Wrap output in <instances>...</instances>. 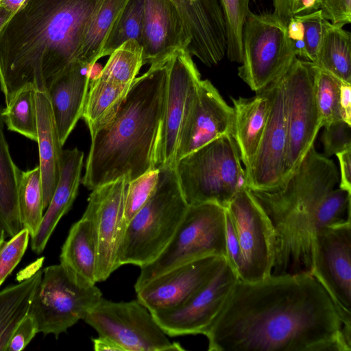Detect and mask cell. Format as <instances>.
Wrapping results in <instances>:
<instances>
[{
    "label": "cell",
    "mask_w": 351,
    "mask_h": 351,
    "mask_svg": "<svg viewBox=\"0 0 351 351\" xmlns=\"http://www.w3.org/2000/svg\"><path fill=\"white\" fill-rule=\"evenodd\" d=\"M209 351H350L327 292L307 271L238 280L204 334Z\"/></svg>",
    "instance_id": "obj_1"
},
{
    "label": "cell",
    "mask_w": 351,
    "mask_h": 351,
    "mask_svg": "<svg viewBox=\"0 0 351 351\" xmlns=\"http://www.w3.org/2000/svg\"><path fill=\"white\" fill-rule=\"evenodd\" d=\"M104 0H27L0 31V88L7 104L23 86L45 89L77 61Z\"/></svg>",
    "instance_id": "obj_2"
},
{
    "label": "cell",
    "mask_w": 351,
    "mask_h": 351,
    "mask_svg": "<svg viewBox=\"0 0 351 351\" xmlns=\"http://www.w3.org/2000/svg\"><path fill=\"white\" fill-rule=\"evenodd\" d=\"M165 64L136 77L114 117L91 138L82 184L88 189L154 169V152L163 114Z\"/></svg>",
    "instance_id": "obj_3"
},
{
    "label": "cell",
    "mask_w": 351,
    "mask_h": 351,
    "mask_svg": "<svg viewBox=\"0 0 351 351\" xmlns=\"http://www.w3.org/2000/svg\"><path fill=\"white\" fill-rule=\"evenodd\" d=\"M339 182L334 162L313 145L282 188L273 191L250 189L274 230L271 274L311 273L314 237L320 229L319 205Z\"/></svg>",
    "instance_id": "obj_4"
},
{
    "label": "cell",
    "mask_w": 351,
    "mask_h": 351,
    "mask_svg": "<svg viewBox=\"0 0 351 351\" xmlns=\"http://www.w3.org/2000/svg\"><path fill=\"white\" fill-rule=\"evenodd\" d=\"M188 208L175 168H160L154 193L124 229L118 253L119 266L141 267L156 259L174 235Z\"/></svg>",
    "instance_id": "obj_5"
},
{
    "label": "cell",
    "mask_w": 351,
    "mask_h": 351,
    "mask_svg": "<svg viewBox=\"0 0 351 351\" xmlns=\"http://www.w3.org/2000/svg\"><path fill=\"white\" fill-rule=\"evenodd\" d=\"M241 162L231 134L222 135L180 158L175 170L188 205L213 202L225 208L237 191L247 186Z\"/></svg>",
    "instance_id": "obj_6"
},
{
    "label": "cell",
    "mask_w": 351,
    "mask_h": 351,
    "mask_svg": "<svg viewBox=\"0 0 351 351\" xmlns=\"http://www.w3.org/2000/svg\"><path fill=\"white\" fill-rule=\"evenodd\" d=\"M212 256L226 258V208L213 202L190 205L163 251L140 267L135 291L175 267Z\"/></svg>",
    "instance_id": "obj_7"
},
{
    "label": "cell",
    "mask_w": 351,
    "mask_h": 351,
    "mask_svg": "<svg viewBox=\"0 0 351 351\" xmlns=\"http://www.w3.org/2000/svg\"><path fill=\"white\" fill-rule=\"evenodd\" d=\"M102 298L95 284L77 279L60 263L53 265L43 270L27 315L38 332L58 338L83 319Z\"/></svg>",
    "instance_id": "obj_8"
},
{
    "label": "cell",
    "mask_w": 351,
    "mask_h": 351,
    "mask_svg": "<svg viewBox=\"0 0 351 351\" xmlns=\"http://www.w3.org/2000/svg\"><path fill=\"white\" fill-rule=\"evenodd\" d=\"M242 45L238 75L255 92L279 80L296 58L287 25L273 12L249 11L243 25Z\"/></svg>",
    "instance_id": "obj_9"
},
{
    "label": "cell",
    "mask_w": 351,
    "mask_h": 351,
    "mask_svg": "<svg viewBox=\"0 0 351 351\" xmlns=\"http://www.w3.org/2000/svg\"><path fill=\"white\" fill-rule=\"evenodd\" d=\"M83 320L121 351L183 350L171 342L152 313L137 300L112 302L101 298Z\"/></svg>",
    "instance_id": "obj_10"
},
{
    "label": "cell",
    "mask_w": 351,
    "mask_h": 351,
    "mask_svg": "<svg viewBox=\"0 0 351 351\" xmlns=\"http://www.w3.org/2000/svg\"><path fill=\"white\" fill-rule=\"evenodd\" d=\"M316 64L296 57L283 75L287 129V180L314 145L322 128L316 104Z\"/></svg>",
    "instance_id": "obj_11"
},
{
    "label": "cell",
    "mask_w": 351,
    "mask_h": 351,
    "mask_svg": "<svg viewBox=\"0 0 351 351\" xmlns=\"http://www.w3.org/2000/svg\"><path fill=\"white\" fill-rule=\"evenodd\" d=\"M164 108L154 152V167L175 168L181 134L192 106L200 73L186 49L167 62Z\"/></svg>",
    "instance_id": "obj_12"
},
{
    "label": "cell",
    "mask_w": 351,
    "mask_h": 351,
    "mask_svg": "<svg viewBox=\"0 0 351 351\" xmlns=\"http://www.w3.org/2000/svg\"><path fill=\"white\" fill-rule=\"evenodd\" d=\"M236 228L240 247L237 274L246 282L261 281L272 273L275 234L271 221L247 186L225 207Z\"/></svg>",
    "instance_id": "obj_13"
},
{
    "label": "cell",
    "mask_w": 351,
    "mask_h": 351,
    "mask_svg": "<svg viewBox=\"0 0 351 351\" xmlns=\"http://www.w3.org/2000/svg\"><path fill=\"white\" fill-rule=\"evenodd\" d=\"M311 274L330 298L344 331L351 335V220L315 233Z\"/></svg>",
    "instance_id": "obj_14"
},
{
    "label": "cell",
    "mask_w": 351,
    "mask_h": 351,
    "mask_svg": "<svg viewBox=\"0 0 351 351\" xmlns=\"http://www.w3.org/2000/svg\"><path fill=\"white\" fill-rule=\"evenodd\" d=\"M238 280L237 273L226 260L213 278L182 304L152 314L168 336L204 335Z\"/></svg>",
    "instance_id": "obj_15"
},
{
    "label": "cell",
    "mask_w": 351,
    "mask_h": 351,
    "mask_svg": "<svg viewBox=\"0 0 351 351\" xmlns=\"http://www.w3.org/2000/svg\"><path fill=\"white\" fill-rule=\"evenodd\" d=\"M283 75L267 86L271 100L268 119L258 149L245 171L247 186L252 191H276L287 182V129Z\"/></svg>",
    "instance_id": "obj_16"
},
{
    "label": "cell",
    "mask_w": 351,
    "mask_h": 351,
    "mask_svg": "<svg viewBox=\"0 0 351 351\" xmlns=\"http://www.w3.org/2000/svg\"><path fill=\"white\" fill-rule=\"evenodd\" d=\"M128 182L124 176L93 189L83 214L91 221L97 243V282L120 267L118 253L125 229L123 205Z\"/></svg>",
    "instance_id": "obj_17"
},
{
    "label": "cell",
    "mask_w": 351,
    "mask_h": 351,
    "mask_svg": "<svg viewBox=\"0 0 351 351\" xmlns=\"http://www.w3.org/2000/svg\"><path fill=\"white\" fill-rule=\"evenodd\" d=\"M226 260L212 256L175 267L136 291L137 300L152 313L178 307L208 282Z\"/></svg>",
    "instance_id": "obj_18"
},
{
    "label": "cell",
    "mask_w": 351,
    "mask_h": 351,
    "mask_svg": "<svg viewBox=\"0 0 351 351\" xmlns=\"http://www.w3.org/2000/svg\"><path fill=\"white\" fill-rule=\"evenodd\" d=\"M189 40L186 51L204 64H217L226 55L227 34L220 0H171Z\"/></svg>",
    "instance_id": "obj_19"
},
{
    "label": "cell",
    "mask_w": 351,
    "mask_h": 351,
    "mask_svg": "<svg viewBox=\"0 0 351 351\" xmlns=\"http://www.w3.org/2000/svg\"><path fill=\"white\" fill-rule=\"evenodd\" d=\"M233 125V108L208 80L201 79L181 134L176 162L215 138L232 134Z\"/></svg>",
    "instance_id": "obj_20"
},
{
    "label": "cell",
    "mask_w": 351,
    "mask_h": 351,
    "mask_svg": "<svg viewBox=\"0 0 351 351\" xmlns=\"http://www.w3.org/2000/svg\"><path fill=\"white\" fill-rule=\"evenodd\" d=\"M189 40L181 16L171 0H144L141 38L143 65L165 64Z\"/></svg>",
    "instance_id": "obj_21"
},
{
    "label": "cell",
    "mask_w": 351,
    "mask_h": 351,
    "mask_svg": "<svg viewBox=\"0 0 351 351\" xmlns=\"http://www.w3.org/2000/svg\"><path fill=\"white\" fill-rule=\"evenodd\" d=\"M95 64L74 61L46 86L62 146L82 117Z\"/></svg>",
    "instance_id": "obj_22"
},
{
    "label": "cell",
    "mask_w": 351,
    "mask_h": 351,
    "mask_svg": "<svg viewBox=\"0 0 351 351\" xmlns=\"http://www.w3.org/2000/svg\"><path fill=\"white\" fill-rule=\"evenodd\" d=\"M84 153L77 147L62 150L60 179L36 232L31 237L32 251L40 254L61 218L71 208L81 180Z\"/></svg>",
    "instance_id": "obj_23"
},
{
    "label": "cell",
    "mask_w": 351,
    "mask_h": 351,
    "mask_svg": "<svg viewBox=\"0 0 351 351\" xmlns=\"http://www.w3.org/2000/svg\"><path fill=\"white\" fill-rule=\"evenodd\" d=\"M35 101L38 166L41 175L44 208L46 209L60 179L63 149L46 88H35Z\"/></svg>",
    "instance_id": "obj_24"
},
{
    "label": "cell",
    "mask_w": 351,
    "mask_h": 351,
    "mask_svg": "<svg viewBox=\"0 0 351 351\" xmlns=\"http://www.w3.org/2000/svg\"><path fill=\"white\" fill-rule=\"evenodd\" d=\"M230 98L234 110L231 134L237 143L246 171L261 142L271 108V100L267 87L256 92V95L250 98Z\"/></svg>",
    "instance_id": "obj_25"
},
{
    "label": "cell",
    "mask_w": 351,
    "mask_h": 351,
    "mask_svg": "<svg viewBox=\"0 0 351 351\" xmlns=\"http://www.w3.org/2000/svg\"><path fill=\"white\" fill-rule=\"evenodd\" d=\"M60 261L77 279L90 284L97 282V247L91 221L85 216L71 226Z\"/></svg>",
    "instance_id": "obj_26"
},
{
    "label": "cell",
    "mask_w": 351,
    "mask_h": 351,
    "mask_svg": "<svg viewBox=\"0 0 351 351\" xmlns=\"http://www.w3.org/2000/svg\"><path fill=\"white\" fill-rule=\"evenodd\" d=\"M130 87L91 78L82 114L91 138L114 117Z\"/></svg>",
    "instance_id": "obj_27"
},
{
    "label": "cell",
    "mask_w": 351,
    "mask_h": 351,
    "mask_svg": "<svg viewBox=\"0 0 351 351\" xmlns=\"http://www.w3.org/2000/svg\"><path fill=\"white\" fill-rule=\"evenodd\" d=\"M1 112L0 107V223L7 236L12 237L24 228L17 202V184L21 170L10 153Z\"/></svg>",
    "instance_id": "obj_28"
},
{
    "label": "cell",
    "mask_w": 351,
    "mask_h": 351,
    "mask_svg": "<svg viewBox=\"0 0 351 351\" xmlns=\"http://www.w3.org/2000/svg\"><path fill=\"white\" fill-rule=\"evenodd\" d=\"M42 274L38 269L19 284L0 291V351H6L14 330L27 315Z\"/></svg>",
    "instance_id": "obj_29"
},
{
    "label": "cell",
    "mask_w": 351,
    "mask_h": 351,
    "mask_svg": "<svg viewBox=\"0 0 351 351\" xmlns=\"http://www.w3.org/2000/svg\"><path fill=\"white\" fill-rule=\"evenodd\" d=\"M317 66L351 84V37L349 32L324 20L315 61Z\"/></svg>",
    "instance_id": "obj_30"
},
{
    "label": "cell",
    "mask_w": 351,
    "mask_h": 351,
    "mask_svg": "<svg viewBox=\"0 0 351 351\" xmlns=\"http://www.w3.org/2000/svg\"><path fill=\"white\" fill-rule=\"evenodd\" d=\"M129 0H104L90 23L77 61L94 65L106 37Z\"/></svg>",
    "instance_id": "obj_31"
},
{
    "label": "cell",
    "mask_w": 351,
    "mask_h": 351,
    "mask_svg": "<svg viewBox=\"0 0 351 351\" xmlns=\"http://www.w3.org/2000/svg\"><path fill=\"white\" fill-rule=\"evenodd\" d=\"M17 202L21 223L32 237L39 226L45 210L38 165L32 169L21 170L17 184Z\"/></svg>",
    "instance_id": "obj_32"
},
{
    "label": "cell",
    "mask_w": 351,
    "mask_h": 351,
    "mask_svg": "<svg viewBox=\"0 0 351 351\" xmlns=\"http://www.w3.org/2000/svg\"><path fill=\"white\" fill-rule=\"evenodd\" d=\"M1 114L9 130L36 142L37 113L34 85L28 84L19 89L2 109Z\"/></svg>",
    "instance_id": "obj_33"
},
{
    "label": "cell",
    "mask_w": 351,
    "mask_h": 351,
    "mask_svg": "<svg viewBox=\"0 0 351 351\" xmlns=\"http://www.w3.org/2000/svg\"><path fill=\"white\" fill-rule=\"evenodd\" d=\"M143 49L135 40H129L114 51L97 75L112 83L131 86L143 66Z\"/></svg>",
    "instance_id": "obj_34"
},
{
    "label": "cell",
    "mask_w": 351,
    "mask_h": 351,
    "mask_svg": "<svg viewBox=\"0 0 351 351\" xmlns=\"http://www.w3.org/2000/svg\"><path fill=\"white\" fill-rule=\"evenodd\" d=\"M144 0H129L112 27L104 42L101 58L110 56L129 40L141 45Z\"/></svg>",
    "instance_id": "obj_35"
},
{
    "label": "cell",
    "mask_w": 351,
    "mask_h": 351,
    "mask_svg": "<svg viewBox=\"0 0 351 351\" xmlns=\"http://www.w3.org/2000/svg\"><path fill=\"white\" fill-rule=\"evenodd\" d=\"M341 82L330 73L317 66L315 93L322 128L341 119L339 98Z\"/></svg>",
    "instance_id": "obj_36"
},
{
    "label": "cell",
    "mask_w": 351,
    "mask_h": 351,
    "mask_svg": "<svg viewBox=\"0 0 351 351\" xmlns=\"http://www.w3.org/2000/svg\"><path fill=\"white\" fill-rule=\"evenodd\" d=\"M251 0H220L225 16L227 34L226 56L241 63L243 56V29Z\"/></svg>",
    "instance_id": "obj_37"
},
{
    "label": "cell",
    "mask_w": 351,
    "mask_h": 351,
    "mask_svg": "<svg viewBox=\"0 0 351 351\" xmlns=\"http://www.w3.org/2000/svg\"><path fill=\"white\" fill-rule=\"evenodd\" d=\"M159 180V169L148 170L128 182L123 205L124 227L154 193Z\"/></svg>",
    "instance_id": "obj_38"
},
{
    "label": "cell",
    "mask_w": 351,
    "mask_h": 351,
    "mask_svg": "<svg viewBox=\"0 0 351 351\" xmlns=\"http://www.w3.org/2000/svg\"><path fill=\"white\" fill-rule=\"evenodd\" d=\"M30 234L23 228L5 241L0 249V286L22 259L29 243Z\"/></svg>",
    "instance_id": "obj_39"
},
{
    "label": "cell",
    "mask_w": 351,
    "mask_h": 351,
    "mask_svg": "<svg viewBox=\"0 0 351 351\" xmlns=\"http://www.w3.org/2000/svg\"><path fill=\"white\" fill-rule=\"evenodd\" d=\"M324 128L321 141L324 156L330 157L351 147V125L340 119Z\"/></svg>",
    "instance_id": "obj_40"
},
{
    "label": "cell",
    "mask_w": 351,
    "mask_h": 351,
    "mask_svg": "<svg viewBox=\"0 0 351 351\" xmlns=\"http://www.w3.org/2000/svg\"><path fill=\"white\" fill-rule=\"evenodd\" d=\"M298 16L303 25L306 60L315 62L323 34L325 19L320 10Z\"/></svg>",
    "instance_id": "obj_41"
},
{
    "label": "cell",
    "mask_w": 351,
    "mask_h": 351,
    "mask_svg": "<svg viewBox=\"0 0 351 351\" xmlns=\"http://www.w3.org/2000/svg\"><path fill=\"white\" fill-rule=\"evenodd\" d=\"M318 10L334 25L343 27L351 23V0H319Z\"/></svg>",
    "instance_id": "obj_42"
},
{
    "label": "cell",
    "mask_w": 351,
    "mask_h": 351,
    "mask_svg": "<svg viewBox=\"0 0 351 351\" xmlns=\"http://www.w3.org/2000/svg\"><path fill=\"white\" fill-rule=\"evenodd\" d=\"M38 333L34 320L27 315L14 330L6 351L23 350Z\"/></svg>",
    "instance_id": "obj_43"
},
{
    "label": "cell",
    "mask_w": 351,
    "mask_h": 351,
    "mask_svg": "<svg viewBox=\"0 0 351 351\" xmlns=\"http://www.w3.org/2000/svg\"><path fill=\"white\" fill-rule=\"evenodd\" d=\"M226 260L235 272L240 264V247L234 223L226 210Z\"/></svg>",
    "instance_id": "obj_44"
},
{
    "label": "cell",
    "mask_w": 351,
    "mask_h": 351,
    "mask_svg": "<svg viewBox=\"0 0 351 351\" xmlns=\"http://www.w3.org/2000/svg\"><path fill=\"white\" fill-rule=\"evenodd\" d=\"M286 25L287 35L296 57L306 60L304 29L298 15L292 17Z\"/></svg>",
    "instance_id": "obj_45"
},
{
    "label": "cell",
    "mask_w": 351,
    "mask_h": 351,
    "mask_svg": "<svg viewBox=\"0 0 351 351\" xmlns=\"http://www.w3.org/2000/svg\"><path fill=\"white\" fill-rule=\"evenodd\" d=\"M335 155L340 167L339 187L351 193V147Z\"/></svg>",
    "instance_id": "obj_46"
},
{
    "label": "cell",
    "mask_w": 351,
    "mask_h": 351,
    "mask_svg": "<svg viewBox=\"0 0 351 351\" xmlns=\"http://www.w3.org/2000/svg\"><path fill=\"white\" fill-rule=\"evenodd\" d=\"M339 107L341 119L351 125V84L350 83L341 82Z\"/></svg>",
    "instance_id": "obj_47"
},
{
    "label": "cell",
    "mask_w": 351,
    "mask_h": 351,
    "mask_svg": "<svg viewBox=\"0 0 351 351\" xmlns=\"http://www.w3.org/2000/svg\"><path fill=\"white\" fill-rule=\"evenodd\" d=\"M93 348L96 351H121V349L109 339L99 337L93 339Z\"/></svg>",
    "instance_id": "obj_48"
},
{
    "label": "cell",
    "mask_w": 351,
    "mask_h": 351,
    "mask_svg": "<svg viewBox=\"0 0 351 351\" xmlns=\"http://www.w3.org/2000/svg\"><path fill=\"white\" fill-rule=\"evenodd\" d=\"M27 0H0V7L13 13L17 12Z\"/></svg>",
    "instance_id": "obj_49"
},
{
    "label": "cell",
    "mask_w": 351,
    "mask_h": 351,
    "mask_svg": "<svg viewBox=\"0 0 351 351\" xmlns=\"http://www.w3.org/2000/svg\"><path fill=\"white\" fill-rule=\"evenodd\" d=\"M14 13L0 7V31Z\"/></svg>",
    "instance_id": "obj_50"
},
{
    "label": "cell",
    "mask_w": 351,
    "mask_h": 351,
    "mask_svg": "<svg viewBox=\"0 0 351 351\" xmlns=\"http://www.w3.org/2000/svg\"><path fill=\"white\" fill-rule=\"evenodd\" d=\"M7 237L6 232L3 227L0 223V249L5 242V238Z\"/></svg>",
    "instance_id": "obj_51"
}]
</instances>
